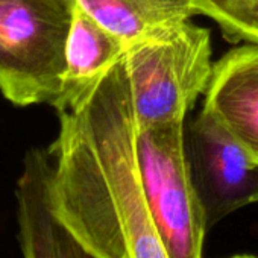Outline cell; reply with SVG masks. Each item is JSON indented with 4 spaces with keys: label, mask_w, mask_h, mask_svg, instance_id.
I'll return each instance as SVG.
<instances>
[{
    "label": "cell",
    "mask_w": 258,
    "mask_h": 258,
    "mask_svg": "<svg viewBox=\"0 0 258 258\" xmlns=\"http://www.w3.org/2000/svg\"><path fill=\"white\" fill-rule=\"evenodd\" d=\"M124 62L137 127L182 123L213 75L210 31L170 25L127 46Z\"/></svg>",
    "instance_id": "7a4b0ae2"
},
{
    "label": "cell",
    "mask_w": 258,
    "mask_h": 258,
    "mask_svg": "<svg viewBox=\"0 0 258 258\" xmlns=\"http://www.w3.org/2000/svg\"><path fill=\"white\" fill-rule=\"evenodd\" d=\"M58 114L59 134L47 152L59 220L99 258H170L140 181L124 55Z\"/></svg>",
    "instance_id": "6da1fadb"
},
{
    "label": "cell",
    "mask_w": 258,
    "mask_h": 258,
    "mask_svg": "<svg viewBox=\"0 0 258 258\" xmlns=\"http://www.w3.org/2000/svg\"><path fill=\"white\" fill-rule=\"evenodd\" d=\"M52 169L47 151L26 154L16 190L23 258H99L56 216L50 198Z\"/></svg>",
    "instance_id": "8992f818"
},
{
    "label": "cell",
    "mask_w": 258,
    "mask_h": 258,
    "mask_svg": "<svg viewBox=\"0 0 258 258\" xmlns=\"http://www.w3.org/2000/svg\"><path fill=\"white\" fill-rule=\"evenodd\" d=\"M185 121L137 127L142 187L170 258H202L208 231L184 148Z\"/></svg>",
    "instance_id": "277c9868"
},
{
    "label": "cell",
    "mask_w": 258,
    "mask_h": 258,
    "mask_svg": "<svg viewBox=\"0 0 258 258\" xmlns=\"http://www.w3.org/2000/svg\"><path fill=\"white\" fill-rule=\"evenodd\" d=\"M202 109L258 163V44L234 49L214 66Z\"/></svg>",
    "instance_id": "52a82bcc"
},
{
    "label": "cell",
    "mask_w": 258,
    "mask_h": 258,
    "mask_svg": "<svg viewBox=\"0 0 258 258\" xmlns=\"http://www.w3.org/2000/svg\"><path fill=\"white\" fill-rule=\"evenodd\" d=\"M126 49L123 40L76 5L67 40L61 93L53 105L58 112L76 106L100 76L124 55Z\"/></svg>",
    "instance_id": "ba28073f"
},
{
    "label": "cell",
    "mask_w": 258,
    "mask_h": 258,
    "mask_svg": "<svg viewBox=\"0 0 258 258\" xmlns=\"http://www.w3.org/2000/svg\"><path fill=\"white\" fill-rule=\"evenodd\" d=\"M184 148L207 229L258 202V163L205 109L185 126Z\"/></svg>",
    "instance_id": "5b68a950"
},
{
    "label": "cell",
    "mask_w": 258,
    "mask_h": 258,
    "mask_svg": "<svg viewBox=\"0 0 258 258\" xmlns=\"http://www.w3.org/2000/svg\"><path fill=\"white\" fill-rule=\"evenodd\" d=\"M193 5L213 19L228 40L258 44V0H193Z\"/></svg>",
    "instance_id": "30bf717a"
},
{
    "label": "cell",
    "mask_w": 258,
    "mask_h": 258,
    "mask_svg": "<svg viewBox=\"0 0 258 258\" xmlns=\"http://www.w3.org/2000/svg\"><path fill=\"white\" fill-rule=\"evenodd\" d=\"M105 29L131 46L154 32L199 14L193 0H75Z\"/></svg>",
    "instance_id": "9c48e42d"
},
{
    "label": "cell",
    "mask_w": 258,
    "mask_h": 258,
    "mask_svg": "<svg viewBox=\"0 0 258 258\" xmlns=\"http://www.w3.org/2000/svg\"><path fill=\"white\" fill-rule=\"evenodd\" d=\"M75 0H0V91L19 106L55 105Z\"/></svg>",
    "instance_id": "3957f363"
},
{
    "label": "cell",
    "mask_w": 258,
    "mask_h": 258,
    "mask_svg": "<svg viewBox=\"0 0 258 258\" xmlns=\"http://www.w3.org/2000/svg\"><path fill=\"white\" fill-rule=\"evenodd\" d=\"M229 258H258L256 255H246V253H241V255H232Z\"/></svg>",
    "instance_id": "8fae6325"
}]
</instances>
